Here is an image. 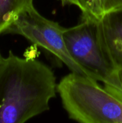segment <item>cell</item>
Here are the masks:
<instances>
[{
	"instance_id": "1",
	"label": "cell",
	"mask_w": 122,
	"mask_h": 123,
	"mask_svg": "<svg viewBox=\"0 0 122 123\" xmlns=\"http://www.w3.org/2000/svg\"><path fill=\"white\" fill-rule=\"evenodd\" d=\"M57 85L48 66L10 50L0 62V123H25L48 111Z\"/></svg>"
},
{
	"instance_id": "2",
	"label": "cell",
	"mask_w": 122,
	"mask_h": 123,
	"mask_svg": "<svg viewBox=\"0 0 122 123\" xmlns=\"http://www.w3.org/2000/svg\"><path fill=\"white\" fill-rule=\"evenodd\" d=\"M99 82L73 72L60 79L57 92L68 117L82 123H122V99Z\"/></svg>"
},
{
	"instance_id": "3",
	"label": "cell",
	"mask_w": 122,
	"mask_h": 123,
	"mask_svg": "<svg viewBox=\"0 0 122 123\" xmlns=\"http://www.w3.org/2000/svg\"><path fill=\"white\" fill-rule=\"evenodd\" d=\"M65 29L57 22L41 15L32 5L22 11L3 34L24 37L65 64L71 72L88 76L85 71L71 58L67 50L64 40Z\"/></svg>"
},
{
	"instance_id": "4",
	"label": "cell",
	"mask_w": 122,
	"mask_h": 123,
	"mask_svg": "<svg viewBox=\"0 0 122 123\" xmlns=\"http://www.w3.org/2000/svg\"><path fill=\"white\" fill-rule=\"evenodd\" d=\"M98 19L81 18V21L66 28L64 40L71 58L87 76L104 84H111L116 69L106 58L101 46L97 30Z\"/></svg>"
},
{
	"instance_id": "5",
	"label": "cell",
	"mask_w": 122,
	"mask_h": 123,
	"mask_svg": "<svg viewBox=\"0 0 122 123\" xmlns=\"http://www.w3.org/2000/svg\"><path fill=\"white\" fill-rule=\"evenodd\" d=\"M102 50L116 69H122V6L104 14L97 21Z\"/></svg>"
},
{
	"instance_id": "6",
	"label": "cell",
	"mask_w": 122,
	"mask_h": 123,
	"mask_svg": "<svg viewBox=\"0 0 122 123\" xmlns=\"http://www.w3.org/2000/svg\"><path fill=\"white\" fill-rule=\"evenodd\" d=\"M33 5V0H0V35L24 9Z\"/></svg>"
},
{
	"instance_id": "7",
	"label": "cell",
	"mask_w": 122,
	"mask_h": 123,
	"mask_svg": "<svg viewBox=\"0 0 122 123\" xmlns=\"http://www.w3.org/2000/svg\"><path fill=\"white\" fill-rule=\"evenodd\" d=\"M80 9L82 13L81 18H90L99 19L101 18L97 0H79Z\"/></svg>"
},
{
	"instance_id": "8",
	"label": "cell",
	"mask_w": 122,
	"mask_h": 123,
	"mask_svg": "<svg viewBox=\"0 0 122 123\" xmlns=\"http://www.w3.org/2000/svg\"><path fill=\"white\" fill-rule=\"evenodd\" d=\"M97 5L101 17L106 13L122 6V0H97Z\"/></svg>"
},
{
	"instance_id": "9",
	"label": "cell",
	"mask_w": 122,
	"mask_h": 123,
	"mask_svg": "<svg viewBox=\"0 0 122 123\" xmlns=\"http://www.w3.org/2000/svg\"><path fill=\"white\" fill-rule=\"evenodd\" d=\"M104 86L122 99V69L116 70V79L111 84H104Z\"/></svg>"
},
{
	"instance_id": "10",
	"label": "cell",
	"mask_w": 122,
	"mask_h": 123,
	"mask_svg": "<svg viewBox=\"0 0 122 123\" xmlns=\"http://www.w3.org/2000/svg\"><path fill=\"white\" fill-rule=\"evenodd\" d=\"M62 6H67V5H74L76 6L80 9L81 4L79 0H60Z\"/></svg>"
},
{
	"instance_id": "11",
	"label": "cell",
	"mask_w": 122,
	"mask_h": 123,
	"mask_svg": "<svg viewBox=\"0 0 122 123\" xmlns=\"http://www.w3.org/2000/svg\"><path fill=\"white\" fill-rule=\"evenodd\" d=\"M2 58H3V57L1 56V55L0 54V62H1V61L2 60Z\"/></svg>"
}]
</instances>
